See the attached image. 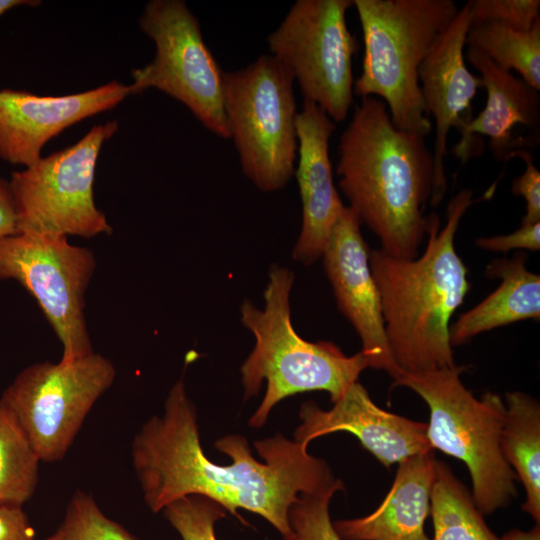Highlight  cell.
<instances>
[{"label":"cell","mask_w":540,"mask_h":540,"mask_svg":"<svg viewBox=\"0 0 540 540\" xmlns=\"http://www.w3.org/2000/svg\"><path fill=\"white\" fill-rule=\"evenodd\" d=\"M17 212L10 183L0 177V240L17 234Z\"/></svg>","instance_id":"32"},{"label":"cell","mask_w":540,"mask_h":540,"mask_svg":"<svg viewBox=\"0 0 540 540\" xmlns=\"http://www.w3.org/2000/svg\"><path fill=\"white\" fill-rule=\"evenodd\" d=\"M214 445L232 463L220 465L204 454L196 407L181 378L170 389L162 414L143 423L131 445L132 466L153 513L182 497L201 495L238 518V509L256 513L285 537L291 533L289 510L300 495L338 480L326 461L282 434L254 442L264 461L253 457L242 435H226Z\"/></svg>","instance_id":"1"},{"label":"cell","mask_w":540,"mask_h":540,"mask_svg":"<svg viewBox=\"0 0 540 540\" xmlns=\"http://www.w3.org/2000/svg\"><path fill=\"white\" fill-rule=\"evenodd\" d=\"M369 252L360 220L350 207L345 206L322 254L324 269L339 310L361 340L360 351L365 355L368 367L383 370L396 380L402 372L390 352Z\"/></svg>","instance_id":"13"},{"label":"cell","mask_w":540,"mask_h":540,"mask_svg":"<svg viewBox=\"0 0 540 540\" xmlns=\"http://www.w3.org/2000/svg\"><path fill=\"white\" fill-rule=\"evenodd\" d=\"M59 530L63 540H136L102 512L93 496L81 490L70 498Z\"/></svg>","instance_id":"25"},{"label":"cell","mask_w":540,"mask_h":540,"mask_svg":"<svg viewBox=\"0 0 540 540\" xmlns=\"http://www.w3.org/2000/svg\"><path fill=\"white\" fill-rule=\"evenodd\" d=\"M113 363L99 353L25 367L3 391L0 408L40 461L62 460L95 402L111 387Z\"/></svg>","instance_id":"8"},{"label":"cell","mask_w":540,"mask_h":540,"mask_svg":"<svg viewBox=\"0 0 540 540\" xmlns=\"http://www.w3.org/2000/svg\"><path fill=\"white\" fill-rule=\"evenodd\" d=\"M432 452L398 463L394 482L380 506L354 519L332 522L341 540H430L425 521L436 476Z\"/></svg>","instance_id":"19"},{"label":"cell","mask_w":540,"mask_h":540,"mask_svg":"<svg viewBox=\"0 0 540 540\" xmlns=\"http://www.w3.org/2000/svg\"><path fill=\"white\" fill-rule=\"evenodd\" d=\"M353 6L364 43L354 94L382 100L396 128L428 135L432 124L418 71L457 15V4L453 0H353Z\"/></svg>","instance_id":"5"},{"label":"cell","mask_w":540,"mask_h":540,"mask_svg":"<svg viewBox=\"0 0 540 540\" xmlns=\"http://www.w3.org/2000/svg\"><path fill=\"white\" fill-rule=\"evenodd\" d=\"M0 540H36L22 507L0 504Z\"/></svg>","instance_id":"31"},{"label":"cell","mask_w":540,"mask_h":540,"mask_svg":"<svg viewBox=\"0 0 540 540\" xmlns=\"http://www.w3.org/2000/svg\"><path fill=\"white\" fill-rule=\"evenodd\" d=\"M499 287L450 325L451 345H460L486 331L540 317V277L526 268V256L497 259L486 268Z\"/></svg>","instance_id":"20"},{"label":"cell","mask_w":540,"mask_h":540,"mask_svg":"<svg viewBox=\"0 0 540 540\" xmlns=\"http://www.w3.org/2000/svg\"><path fill=\"white\" fill-rule=\"evenodd\" d=\"M353 0H297L267 36L271 55L292 73L304 101L336 122L353 103V56L357 49L346 13Z\"/></svg>","instance_id":"11"},{"label":"cell","mask_w":540,"mask_h":540,"mask_svg":"<svg viewBox=\"0 0 540 540\" xmlns=\"http://www.w3.org/2000/svg\"><path fill=\"white\" fill-rule=\"evenodd\" d=\"M343 489L338 479L320 491L300 495L289 510L291 533L282 540H341L333 528L329 506L333 495Z\"/></svg>","instance_id":"26"},{"label":"cell","mask_w":540,"mask_h":540,"mask_svg":"<svg viewBox=\"0 0 540 540\" xmlns=\"http://www.w3.org/2000/svg\"><path fill=\"white\" fill-rule=\"evenodd\" d=\"M334 121L316 104L303 101L296 118L298 164L295 176L302 202V225L294 260L310 265L322 257L344 205L333 182L329 140Z\"/></svg>","instance_id":"17"},{"label":"cell","mask_w":540,"mask_h":540,"mask_svg":"<svg viewBox=\"0 0 540 540\" xmlns=\"http://www.w3.org/2000/svg\"><path fill=\"white\" fill-rule=\"evenodd\" d=\"M466 44L499 67L515 70L528 85L540 91V22L526 32L497 22L470 27Z\"/></svg>","instance_id":"23"},{"label":"cell","mask_w":540,"mask_h":540,"mask_svg":"<svg viewBox=\"0 0 540 540\" xmlns=\"http://www.w3.org/2000/svg\"><path fill=\"white\" fill-rule=\"evenodd\" d=\"M339 187L381 250L416 258L426 235L434 162L425 136L396 128L385 103L362 97L338 145Z\"/></svg>","instance_id":"2"},{"label":"cell","mask_w":540,"mask_h":540,"mask_svg":"<svg viewBox=\"0 0 540 540\" xmlns=\"http://www.w3.org/2000/svg\"><path fill=\"white\" fill-rule=\"evenodd\" d=\"M468 3L471 27L497 22L526 32L540 22L539 0H472Z\"/></svg>","instance_id":"28"},{"label":"cell","mask_w":540,"mask_h":540,"mask_svg":"<svg viewBox=\"0 0 540 540\" xmlns=\"http://www.w3.org/2000/svg\"><path fill=\"white\" fill-rule=\"evenodd\" d=\"M41 461L0 408V504L22 507L34 494Z\"/></svg>","instance_id":"24"},{"label":"cell","mask_w":540,"mask_h":540,"mask_svg":"<svg viewBox=\"0 0 540 540\" xmlns=\"http://www.w3.org/2000/svg\"><path fill=\"white\" fill-rule=\"evenodd\" d=\"M163 513L182 540H217L215 523L226 516L221 505L201 495L182 497Z\"/></svg>","instance_id":"27"},{"label":"cell","mask_w":540,"mask_h":540,"mask_svg":"<svg viewBox=\"0 0 540 540\" xmlns=\"http://www.w3.org/2000/svg\"><path fill=\"white\" fill-rule=\"evenodd\" d=\"M40 1L35 0H0V17L6 13V11L17 6H37Z\"/></svg>","instance_id":"34"},{"label":"cell","mask_w":540,"mask_h":540,"mask_svg":"<svg viewBox=\"0 0 540 540\" xmlns=\"http://www.w3.org/2000/svg\"><path fill=\"white\" fill-rule=\"evenodd\" d=\"M45 540H63L61 531L58 529L56 532H54L52 535L47 537Z\"/></svg>","instance_id":"35"},{"label":"cell","mask_w":540,"mask_h":540,"mask_svg":"<svg viewBox=\"0 0 540 540\" xmlns=\"http://www.w3.org/2000/svg\"><path fill=\"white\" fill-rule=\"evenodd\" d=\"M95 268L93 252L66 236L17 233L0 240V280L18 281L35 298L62 345V362L94 352L85 295Z\"/></svg>","instance_id":"12"},{"label":"cell","mask_w":540,"mask_h":540,"mask_svg":"<svg viewBox=\"0 0 540 540\" xmlns=\"http://www.w3.org/2000/svg\"><path fill=\"white\" fill-rule=\"evenodd\" d=\"M467 60L479 71L483 87L487 92L484 109L458 129L461 139L453 148V153L465 163L471 155L474 134L488 137L489 147L495 158L508 162L514 151L525 149L528 138L512 135L517 125L536 129L540 124L539 91L524 80L514 76L481 51L469 47Z\"/></svg>","instance_id":"18"},{"label":"cell","mask_w":540,"mask_h":540,"mask_svg":"<svg viewBox=\"0 0 540 540\" xmlns=\"http://www.w3.org/2000/svg\"><path fill=\"white\" fill-rule=\"evenodd\" d=\"M139 24L154 41L156 53L150 63L132 71V94L156 88L183 103L209 131L229 139L223 107V71L186 3L149 1Z\"/></svg>","instance_id":"10"},{"label":"cell","mask_w":540,"mask_h":540,"mask_svg":"<svg viewBox=\"0 0 540 540\" xmlns=\"http://www.w3.org/2000/svg\"><path fill=\"white\" fill-rule=\"evenodd\" d=\"M470 27L467 2L437 38L418 71L426 113L435 122L434 188L430 200L434 207L440 204L447 190L444 158L449 131L472 119L471 102L483 87L481 77L470 72L465 64L464 47Z\"/></svg>","instance_id":"15"},{"label":"cell","mask_w":540,"mask_h":540,"mask_svg":"<svg viewBox=\"0 0 540 540\" xmlns=\"http://www.w3.org/2000/svg\"><path fill=\"white\" fill-rule=\"evenodd\" d=\"M117 128V121L95 125L74 145L12 173L18 233L83 238L112 233L95 204L94 177L101 147Z\"/></svg>","instance_id":"9"},{"label":"cell","mask_w":540,"mask_h":540,"mask_svg":"<svg viewBox=\"0 0 540 540\" xmlns=\"http://www.w3.org/2000/svg\"><path fill=\"white\" fill-rule=\"evenodd\" d=\"M464 366L403 373L404 386L428 405L427 439L432 449L457 458L468 468L472 498L483 515L506 507L516 496V475L501 450L505 403L493 392L476 398L461 381Z\"/></svg>","instance_id":"6"},{"label":"cell","mask_w":540,"mask_h":540,"mask_svg":"<svg viewBox=\"0 0 540 540\" xmlns=\"http://www.w3.org/2000/svg\"><path fill=\"white\" fill-rule=\"evenodd\" d=\"M292 73L273 55L223 72L229 139L244 175L261 191L283 189L295 172L297 107Z\"/></svg>","instance_id":"7"},{"label":"cell","mask_w":540,"mask_h":540,"mask_svg":"<svg viewBox=\"0 0 540 540\" xmlns=\"http://www.w3.org/2000/svg\"><path fill=\"white\" fill-rule=\"evenodd\" d=\"M430 512L433 540H499L484 521L469 490L442 461H436Z\"/></svg>","instance_id":"22"},{"label":"cell","mask_w":540,"mask_h":540,"mask_svg":"<svg viewBox=\"0 0 540 540\" xmlns=\"http://www.w3.org/2000/svg\"><path fill=\"white\" fill-rule=\"evenodd\" d=\"M132 94L117 81L63 96L27 91H0V158L29 167L41 158L43 146L73 124L109 110Z\"/></svg>","instance_id":"14"},{"label":"cell","mask_w":540,"mask_h":540,"mask_svg":"<svg viewBox=\"0 0 540 540\" xmlns=\"http://www.w3.org/2000/svg\"><path fill=\"white\" fill-rule=\"evenodd\" d=\"M293 273L274 265L264 290V309L245 300L240 308L242 324L254 335L255 345L241 366L244 398L257 395L265 380L266 392L249 420L263 426L281 400L298 393L325 391L336 402L369 368L365 355L347 356L329 341L310 342L295 331L290 314Z\"/></svg>","instance_id":"4"},{"label":"cell","mask_w":540,"mask_h":540,"mask_svg":"<svg viewBox=\"0 0 540 540\" xmlns=\"http://www.w3.org/2000/svg\"><path fill=\"white\" fill-rule=\"evenodd\" d=\"M518 157L525 163V171L512 181L511 192L522 196L526 203V212L521 224L531 225L540 222V172L533 162L529 150L518 149L512 157Z\"/></svg>","instance_id":"29"},{"label":"cell","mask_w":540,"mask_h":540,"mask_svg":"<svg viewBox=\"0 0 540 540\" xmlns=\"http://www.w3.org/2000/svg\"><path fill=\"white\" fill-rule=\"evenodd\" d=\"M472 195L470 189H462L451 199L441 229L436 213L427 216V244L420 256L404 259L381 249L369 252L390 352L402 374L456 365L450 321L470 283L455 249V235Z\"/></svg>","instance_id":"3"},{"label":"cell","mask_w":540,"mask_h":540,"mask_svg":"<svg viewBox=\"0 0 540 540\" xmlns=\"http://www.w3.org/2000/svg\"><path fill=\"white\" fill-rule=\"evenodd\" d=\"M499 540H540V524L529 531L513 529L505 533Z\"/></svg>","instance_id":"33"},{"label":"cell","mask_w":540,"mask_h":540,"mask_svg":"<svg viewBox=\"0 0 540 540\" xmlns=\"http://www.w3.org/2000/svg\"><path fill=\"white\" fill-rule=\"evenodd\" d=\"M501 450L525 490L523 511L540 524V405L522 391L505 395Z\"/></svg>","instance_id":"21"},{"label":"cell","mask_w":540,"mask_h":540,"mask_svg":"<svg viewBox=\"0 0 540 540\" xmlns=\"http://www.w3.org/2000/svg\"><path fill=\"white\" fill-rule=\"evenodd\" d=\"M475 245L481 249L507 253L513 249L538 251L540 249V222L531 225L521 224L513 233L480 237Z\"/></svg>","instance_id":"30"},{"label":"cell","mask_w":540,"mask_h":540,"mask_svg":"<svg viewBox=\"0 0 540 540\" xmlns=\"http://www.w3.org/2000/svg\"><path fill=\"white\" fill-rule=\"evenodd\" d=\"M333 404L331 409L323 410L312 401L303 403L294 440L307 447L318 437L349 432L386 467L433 451L427 439V423L380 408L358 381Z\"/></svg>","instance_id":"16"}]
</instances>
